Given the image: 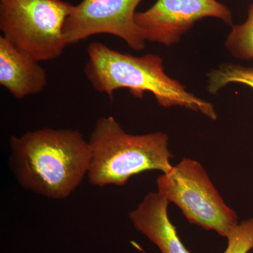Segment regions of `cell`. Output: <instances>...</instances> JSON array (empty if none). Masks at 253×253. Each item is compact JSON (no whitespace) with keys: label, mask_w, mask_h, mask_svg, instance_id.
I'll return each instance as SVG.
<instances>
[{"label":"cell","mask_w":253,"mask_h":253,"mask_svg":"<svg viewBox=\"0 0 253 253\" xmlns=\"http://www.w3.org/2000/svg\"><path fill=\"white\" fill-rule=\"evenodd\" d=\"M9 166L23 189L66 199L87 175L89 141L79 131L46 127L9 139Z\"/></svg>","instance_id":"obj_1"},{"label":"cell","mask_w":253,"mask_h":253,"mask_svg":"<svg viewBox=\"0 0 253 253\" xmlns=\"http://www.w3.org/2000/svg\"><path fill=\"white\" fill-rule=\"evenodd\" d=\"M87 55L84 67L86 79L95 90L111 99L114 91L123 88L129 89L136 97L149 91L162 107L179 106L202 113L212 121L217 119L211 103L189 92L179 82L166 74L162 58L158 55L131 56L99 42L88 46Z\"/></svg>","instance_id":"obj_2"},{"label":"cell","mask_w":253,"mask_h":253,"mask_svg":"<svg viewBox=\"0 0 253 253\" xmlns=\"http://www.w3.org/2000/svg\"><path fill=\"white\" fill-rule=\"evenodd\" d=\"M88 141L90 161L86 176L94 186H122L145 171L166 173L173 167L168 134H128L112 116L96 121Z\"/></svg>","instance_id":"obj_3"},{"label":"cell","mask_w":253,"mask_h":253,"mask_svg":"<svg viewBox=\"0 0 253 253\" xmlns=\"http://www.w3.org/2000/svg\"><path fill=\"white\" fill-rule=\"evenodd\" d=\"M73 6L63 0H0L1 36L38 62L57 59L68 46L63 28Z\"/></svg>","instance_id":"obj_4"},{"label":"cell","mask_w":253,"mask_h":253,"mask_svg":"<svg viewBox=\"0 0 253 253\" xmlns=\"http://www.w3.org/2000/svg\"><path fill=\"white\" fill-rule=\"evenodd\" d=\"M158 192L176 205L191 224L226 238L238 224V216L214 187L204 166L184 158L158 176Z\"/></svg>","instance_id":"obj_5"},{"label":"cell","mask_w":253,"mask_h":253,"mask_svg":"<svg viewBox=\"0 0 253 253\" xmlns=\"http://www.w3.org/2000/svg\"><path fill=\"white\" fill-rule=\"evenodd\" d=\"M142 0H82L73 5L63 28L68 45L95 35L108 34L126 42L131 49L145 48L142 32L135 20V10Z\"/></svg>","instance_id":"obj_6"},{"label":"cell","mask_w":253,"mask_h":253,"mask_svg":"<svg viewBox=\"0 0 253 253\" xmlns=\"http://www.w3.org/2000/svg\"><path fill=\"white\" fill-rule=\"evenodd\" d=\"M214 17L232 25L230 10L217 0H157L149 9L136 13L145 41L170 46L202 18Z\"/></svg>","instance_id":"obj_7"},{"label":"cell","mask_w":253,"mask_h":253,"mask_svg":"<svg viewBox=\"0 0 253 253\" xmlns=\"http://www.w3.org/2000/svg\"><path fill=\"white\" fill-rule=\"evenodd\" d=\"M170 203L163 195L150 192L129 214L134 228L162 253H190L181 242L168 216Z\"/></svg>","instance_id":"obj_8"},{"label":"cell","mask_w":253,"mask_h":253,"mask_svg":"<svg viewBox=\"0 0 253 253\" xmlns=\"http://www.w3.org/2000/svg\"><path fill=\"white\" fill-rule=\"evenodd\" d=\"M0 84L18 99L39 94L47 85V76L39 62L0 37Z\"/></svg>","instance_id":"obj_9"},{"label":"cell","mask_w":253,"mask_h":253,"mask_svg":"<svg viewBox=\"0 0 253 253\" xmlns=\"http://www.w3.org/2000/svg\"><path fill=\"white\" fill-rule=\"evenodd\" d=\"M208 89L216 94L227 84L239 83L253 89V68L236 64H223L208 75Z\"/></svg>","instance_id":"obj_10"},{"label":"cell","mask_w":253,"mask_h":253,"mask_svg":"<svg viewBox=\"0 0 253 253\" xmlns=\"http://www.w3.org/2000/svg\"><path fill=\"white\" fill-rule=\"evenodd\" d=\"M225 45L234 57L253 59V4L250 5L246 21L233 26Z\"/></svg>","instance_id":"obj_11"},{"label":"cell","mask_w":253,"mask_h":253,"mask_svg":"<svg viewBox=\"0 0 253 253\" xmlns=\"http://www.w3.org/2000/svg\"><path fill=\"white\" fill-rule=\"evenodd\" d=\"M224 253H249L253 250V217L239 223L229 233Z\"/></svg>","instance_id":"obj_12"}]
</instances>
